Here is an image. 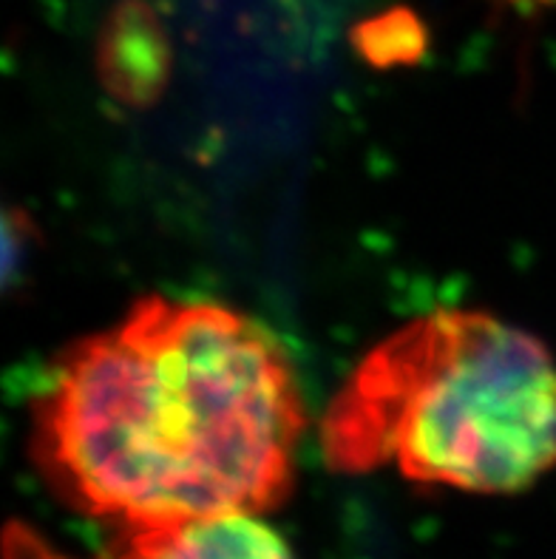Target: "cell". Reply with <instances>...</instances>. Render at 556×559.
Listing matches in <instances>:
<instances>
[{
  "label": "cell",
  "mask_w": 556,
  "mask_h": 559,
  "mask_svg": "<svg viewBox=\"0 0 556 559\" xmlns=\"http://www.w3.org/2000/svg\"><path fill=\"white\" fill-rule=\"evenodd\" d=\"M353 43L358 55L378 69L409 66L426 51V28L409 9H389L358 23Z\"/></svg>",
  "instance_id": "5b68a950"
},
{
  "label": "cell",
  "mask_w": 556,
  "mask_h": 559,
  "mask_svg": "<svg viewBox=\"0 0 556 559\" xmlns=\"http://www.w3.org/2000/svg\"><path fill=\"white\" fill-rule=\"evenodd\" d=\"M327 466L514 495L556 466V361L480 310L412 319L364 355L321 420Z\"/></svg>",
  "instance_id": "7a4b0ae2"
},
{
  "label": "cell",
  "mask_w": 556,
  "mask_h": 559,
  "mask_svg": "<svg viewBox=\"0 0 556 559\" xmlns=\"http://www.w3.org/2000/svg\"><path fill=\"white\" fill-rule=\"evenodd\" d=\"M514 3H522V0H514ZM531 3H556V0H531Z\"/></svg>",
  "instance_id": "8992f818"
},
{
  "label": "cell",
  "mask_w": 556,
  "mask_h": 559,
  "mask_svg": "<svg viewBox=\"0 0 556 559\" xmlns=\"http://www.w3.org/2000/svg\"><path fill=\"white\" fill-rule=\"evenodd\" d=\"M3 559H71L51 548L23 523H9ZM99 559H293L284 539L256 514L188 520L114 532V543Z\"/></svg>",
  "instance_id": "3957f363"
},
{
  "label": "cell",
  "mask_w": 556,
  "mask_h": 559,
  "mask_svg": "<svg viewBox=\"0 0 556 559\" xmlns=\"http://www.w3.org/2000/svg\"><path fill=\"white\" fill-rule=\"evenodd\" d=\"M170 74V46L145 0H120L97 40V78L128 108L154 106Z\"/></svg>",
  "instance_id": "277c9868"
},
{
  "label": "cell",
  "mask_w": 556,
  "mask_h": 559,
  "mask_svg": "<svg viewBox=\"0 0 556 559\" xmlns=\"http://www.w3.org/2000/svg\"><path fill=\"white\" fill-rule=\"evenodd\" d=\"M304 424L270 330L213 301L145 296L57 358L28 447L71 509L128 532L275 509Z\"/></svg>",
  "instance_id": "6da1fadb"
}]
</instances>
